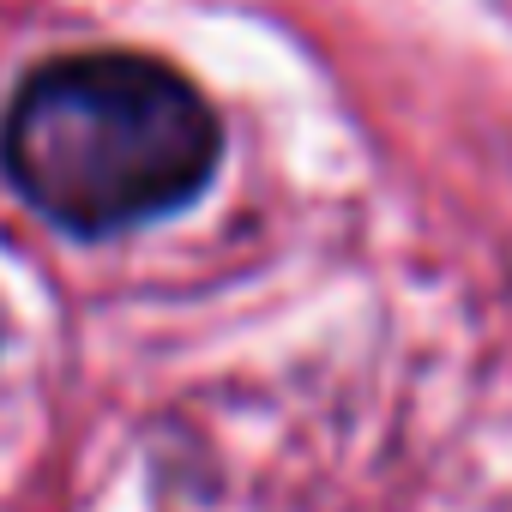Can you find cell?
Here are the masks:
<instances>
[{
    "label": "cell",
    "mask_w": 512,
    "mask_h": 512,
    "mask_svg": "<svg viewBox=\"0 0 512 512\" xmlns=\"http://www.w3.org/2000/svg\"><path fill=\"white\" fill-rule=\"evenodd\" d=\"M0 163L49 223L109 235L187 205L211 181L217 115L163 61H55L13 97Z\"/></svg>",
    "instance_id": "obj_1"
}]
</instances>
